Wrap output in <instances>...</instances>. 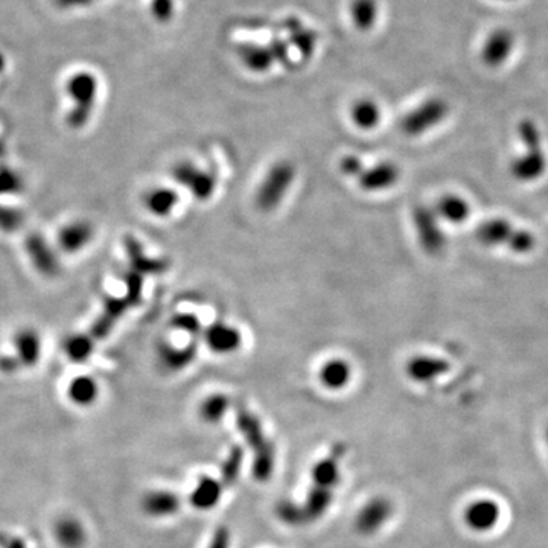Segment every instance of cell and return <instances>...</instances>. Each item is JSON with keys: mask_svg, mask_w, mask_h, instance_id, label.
Wrapping results in <instances>:
<instances>
[{"mask_svg": "<svg viewBox=\"0 0 548 548\" xmlns=\"http://www.w3.org/2000/svg\"><path fill=\"white\" fill-rule=\"evenodd\" d=\"M296 177L297 170L292 161H279L273 163L255 192V206L257 211L264 213L277 211L291 191Z\"/></svg>", "mask_w": 548, "mask_h": 548, "instance_id": "obj_1", "label": "cell"}, {"mask_svg": "<svg viewBox=\"0 0 548 548\" xmlns=\"http://www.w3.org/2000/svg\"><path fill=\"white\" fill-rule=\"evenodd\" d=\"M237 425L255 454L253 475L259 482L268 480L274 468V449L270 440L265 438L259 419L246 407H239L237 410Z\"/></svg>", "mask_w": 548, "mask_h": 548, "instance_id": "obj_2", "label": "cell"}, {"mask_svg": "<svg viewBox=\"0 0 548 548\" xmlns=\"http://www.w3.org/2000/svg\"><path fill=\"white\" fill-rule=\"evenodd\" d=\"M98 91L100 83L91 72L80 71L69 76L65 81V93L71 100L72 109L67 115V126L74 130L86 126L95 109Z\"/></svg>", "mask_w": 548, "mask_h": 548, "instance_id": "obj_3", "label": "cell"}, {"mask_svg": "<svg viewBox=\"0 0 548 548\" xmlns=\"http://www.w3.org/2000/svg\"><path fill=\"white\" fill-rule=\"evenodd\" d=\"M475 238L483 246H506L515 253L532 252L535 247V238L527 231L513 227L503 218L482 222L475 231Z\"/></svg>", "mask_w": 548, "mask_h": 548, "instance_id": "obj_4", "label": "cell"}, {"mask_svg": "<svg viewBox=\"0 0 548 548\" xmlns=\"http://www.w3.org/2000/svg\"><path fill=\"white\" fill-rule=\"evenodd\" d=\"M171 176L177 185L185 187L196 202H209L217 192V176L194 161H178L172 168Z\"/></svg>", "mask_w": 548, "mask_h": 548, "instance_id": "obj_5", "label": "cell"}, {"mask_svg": "<svg viewBox=\"0 0 548 548\" xmlns=\"http://www.w3.org/2000/svg\"><path fill=\"white\" fill-rule=\"evenodd\" d=\"M448 116V104L440 98H430L408 111L401 119V131L407 137H419L433 130Z\"/></svg>", "mask_w": 548, "mask_h": 548, "instance_id": "obj_6", "label": "cell"}, {"mask_svg": "<svg viewBox=\"0 0 548 548\" xmlns=\"http://www.w3.org/2000/svg\"><path fill=\"white\" fill-rule=\"evenodd\" d=\"M413 226L418 235L419 244L428 255L443 252L447 239L443 235L440 220L431 207L416 206L413 209Z\"/></svg>", "mask_w": 548, "mask_h": 548, "instance_id": "obj_7", "label": "cell"}, {"mask_svg": "<svg viewBox=\"0 0 548 548\" xmlns=\"http://www.w3.org/2000/svg\"><path fill=\"white\" fill-rule=\"evenodd\" d=\"M203 342L215 355H231L242 346V332L235 325L213 322L203 329Z\"/></svg>", "mask_w": 548, "mask_h": 548, "instance_id": "obj_8", "label": "cell"}, {"mask_svg": "<svg viewBox=\"0 0 548 548\" xmlns=\"http://www.w3.org/2000/svg\"><path fill=\"white\" fill-rule=\"evenodd\" d=\"M401 178L399 166L392 161H381L372 166H366L358 177V187L368 194L386 192L396 187Z\"/></svg>", "mask_w": 548, "mask_h": 548, "instance_id": "obj_9", "label": "cell"}, {"mask_svg": "<svg viewBox=\"0 0 548 548\" xmlns=\"http://www.w3.org/2000/svg\"><path fill=\"white\" fill-rule=\"evenodd\" d=\"M449 370V364L443 358L431 355H416L408 360L405 366L407 377L414 383H433Z\"/></svg>", "mask_w": 548, "mask_h": 548, "instance_id": "obj_10", "label": "cell"}, {"mask_svg": "<svg viewBox=\"0 0 548 548\" xmlns=\"http://www.w3.org/2000/svg\"><path fill=\"white\" fill-rule=\"evenodd\" d=\"M392 503L386 498H373L370 503L366 504L358 513L357 528L362 535H372L383 527L392 517Z\"/></svg>", "mask_w": 548, "mask_h": 548, "instance_id": "obj_11", "label": "cell"}, {"mask_svg": "<svg viewBox=\"0 0 548 548\" xmlns=\"http://www.w3.org/2000/svg\"><path fill=\"white\" fill-rule=\"evenodd\" d=\"M349 119L358 130H375L383 121V107L373 98H360L349 107Z\"/></svg>", "mask_w": 548, "mask_h": 548, "instance_id": "obj_12", "label": "cell"}, {"mask_svg": "<svg viewBox=\"0 0 548 548\" xmlns=\"http://www.w3.org/2000/svg\"><path fill=\"white\" fill-rule=\"evenodd\" d=\"M352 366L344 358H329L323 362L322 368L318 370V381L323 387L338 392L346 387L347 384L352 379Z\"/></svg>", "mask_w": 548, "mask_h": 548, "instance_id": "obj_13", "label": "cell"}, {"mask_svg": "<svg viewBox=\"0 0 548 548\" xmlns=\"http://www.w3.org/2000/svg\"><path fill=\"white\" fill-rule=\"evenodd\" d=\"M515 39L512 32L508 30H493L492 34L486 39L482 51V60L484 65L491 67L503 65L508 60V57L512 54Z\"/></svg>", "mask_w": 548, "mask_h": 548, "instance_id": "obj_14", "label": "cell"}, {"mask_svg": "<svg viewBox=\"0 0 548 548\" xmlns=\"http://www.w3.org/2000/svg\"><path fill=\"white\" fill-rule=\"evenodd\" d=\"M500 506L492 500H480L474 501L465 513V519L469 527L475 532H489L500 521Z\"/></svg>", "mask_w": 548, "mask_h": 548, "instance_id": "obj_15", "label": "cell"}, {"mask_svg": "<svg viewBox=\"0 0 548 548\" xmlns=\"http://www.w3.org/2000/svg\"><path fill=\"white\" fill-rule=\"evenodd\" d=\"M344 454L343 445H335L332 448L331 454L323 458L312 469V486L318 488L334 489L340 482V466L338 462Z\"/></svg>", "mask_w": 548, "mask_h": 548, "instance_id": "obj_16", "label": "cell"}, {"mask_svg": "<svg viewBox=\"0 0 548 548\" xmlns=\"http://www.w3.org/2000/svg\"><path fill=\"white\" fill-rule=\"evenodd\" d=\"M547 170L543 148H527V152L517 157L512 163V174L521 181H534Z\"/></svg>", "mask_w": 548, "mask_h": 548, "instance_id": "obj_17", "label": "cell"}, {"mask_svg": "<svg viewBox=\"0 0 548 548\" xmlns=\"http://www.w3.org/2000/svg\"><path fill=\"white\" fill-rule=\"evenodd\" d=\"M178 203H180V196L172 187H152L144 196V206L157 218L170 217Z\"/></svg>", "mask_w": 548, "mask_h": 548, "instance_id": "obj_18", "label": "cell"}, {"mask_svg": "<svg viewBox=\"0 0 548 548\" xmlns=\"http://www.w3.org/2000/svg\"><path fill=\"white\" fill-rule=\"evenodd\" d=\"M238 57L242 61V65L255 74L267 72L268 69H272V65L276 61L272 48L255 45V43H244V45L239 46L238 48Z\"/></svg>", "mask_w": 548, "mask_h": 548, "instance_id": "obj_19", "label": "cell"}, {"mask_svg": "<svg viewBox=\"0 0 548 548\" xmlns=\"http://www.w3.org/2000/svg\"><path fill=\"white\" fill-rule=\"evenodd\" d=\"M347 13L352 25L360 32H369L377 26L379 21V0H351Z\"/></svg>", "mask_w": 548, "mask_h": 548, "instance_id": "obj_20", "label": "cell"}, {"mask_svg": "<svg viewBox=\"0 0 548 548\" xmlns=\"http://www.w3.org/2000/svg\"><path fill=\"white\" fill-rule=\"evenodd\" d=\"M93 238V227L91 222H74L58 231V244L67 253L83 250Z\"/></svg>", "mask_w": 548, "mask_h": 548, "instance_id": "obj_21", "label": "cell"}, {"mask_svg": "<svg viewBox=\"0 0 548 548\" xmlns=\"http://www.w3.org/2000/svg\"><path fill=\"white\" fill-rule=\"evenodd\" d=\"M196 346L194 343L183 347H174L171 344H161L159 349V361L168 372H180L196 361Z\"/></svg>", "mask_w": 548, "mask_h": 548, "instance_id": "obj_22", "label": "cell"}, {"mask_svg": "<svg viewBox=\"0 0 548 548\" xmlns=\"http://www.w3.org/2000/svg\"><path fill=\"white\" fill-rule=\"evenodd\" d=\"M434 212H436L439 220H443L449 224H462L468 220L471 206L463 196H456V194H445L439 198Z\"/></svg>", "mask_w": 548, "mask_h": 548, "instance_id": "obj_23", "label": "cell"}, {"mask_svg": "<svg viewBox=\"0 0 548 548\" xmlns=\"http://www.w3.org/2000/svg\"><path fill=\"white\" fill-rule=\"evenodd\" d=\"M15 351L26 366H32L39 361L41 353L40 335L34 329H23L17 332L14 338Z\"/></svg>", "mask_w": 548, "mask_h": 548, "instance_id": "obj_24", "label": "cell"}, {"mask_svg": "<svg viewBox=\"0 0 548 548\" xmlns=\"http://www.w3.org/2000/svg\"><path fill=\"white\" fill-rule=\"evenodd\" d=\"M222 486L215 478L203 477L196 491L192 492L191 503L200 510H207L213 506H217L220 498H222Z\"/></svg>", "mask_w": 548, "mask_h": 548, "instance_id": "obj_25", "label": "cell"}, {"mask_svg": "<svg viewBox=\"0 0 548 548\" xmlns=\"http://www.w3.org/2000/svg\"><path fill=\"white\" fill-rule=\"evenodd\" d=\"M332 503L331 489L318 488L312 486L308 493L307 501L302 506L303 515L307 518V523H311L314 519H318L323 513L326 512L327 508Z\"/></svg>", "mask_w": 548, "mask_h": 548, "instance_id": "obj_26", "label": "cell"}, {"mask_svg": "<svg viewBox=\"0 0 548 548\" xmlns=\"http://www.w3.org/2000/svg\"><path fill=\"white\" fill-rule=\"evenodd\" d=\"M145 510L146 512L152 515V517H170L180 508V501L178 497L171 492H165V491H159V492H152L145 498Z\"/></svg>", "mask_w": 548, "mask_h": 548, "instance_id": "obj_27", "label": "cell"}, {"mask_svg": "<svg viewBox=\"0 0 548 548\" xmlns=\"http://www.w3.org/2000/svg\"><path fill=\"white\" fill-rule=\"evenodd\" d=\"M30 259L36 264V267L46 274H54L57 272V259L54 253L48 248L46 242L40 237L30 238L28 242Z\"/></svg>", "mask_w": 548, "mask_h": 548, "instance_id": "obj_28", "label": "cell"}, {"mask_svg": "<svg viewBox=\"0 0 548 548\" xmlns=\"http://www.w3.org/2000/svg\"><path fill=\"white\" fill-rule=\"evenodd\" d=\"M231 407V403L229 396L222 393H215L203 401L200 405V416L204 422L217 423L226 416Z\"/></svg>", "mask_w": 548, "mask_h": 548, "instance_id": "obj_29", "label": "cell"}, {"mask_svg": "<svg viewBox=\"0 0 548 548\" xmlns=\"http://www.w3.org/2000/svg\"><path fill=\"white\" fill-rule=\"evenodd\" d=\"M69 397L78 405H89L98 396V386L91 377H78L69 386Z\"/></svg>", "mask_w": 548, "mask_h": 548, "instance_id": "obj_30", "label": "cell"}, {"mask_svg": "<svg viewBox=\"0 0 548 548\" xmlns=\"http://www.w3.org/2000/svg\"><path fill=\"white\" fill-rule=\"evenodd\" d=\"M242 458H244V451H242L241 447L231 448V454L226 458L222 469V482L227 486H231L237 482L239 471H241Z\"/></svg>", "mask_w": 548, "mask_h": 548, "instance_id": "obj_31", "label": "cell"}, {"mask_svg": "<svg viewBox=\"0 0 548 548\" xmlns=\"http://www.w3.org/2000/svg\"><path fill=\"white\" fill-rule=\"evenodd\" d=\"M171 326L176 331L185 332L187 335H202L203 327L202 320L196 317V314L189 312H178L171 318Z\"/></svg>", "mask_w": 548, "mask_h": 548, "instance_id": "obj_32", "label": "cell"}, {"mask_svg": "<svg viewBox=\"0 0 548 548\" xmlns=\"http://www.w3.org/2000/svg\"><path fill=\"white\" fill-rule=\"evenodd\" d=\"M65 353L69 355L74 361H83L89 358L91 352V342L84 335H75L69 340H65Z\"/></svg>", "mask_w": 548, "mask_h": 548, "instance_id": "obj_33", "label": "cell"}, {"mask_svg": "<svg viewBox=\"0 0 548 548\" xmlns=\"http://www.w3.org/2000/svg\"><path fill=\"white\" fill-rule=\"evenodd\" d=\"M176 11V0H152L150 2V13H152V19L161 25L170 23L174 19Z\"/></svg>", "mask_w": 548, "mask_h": 548, "instance_id": "obj_34", "label": "cell"}, {"mask_svg": "<svg viewBox=\"0 0 548 548\" xmlns=\"http://www.w3.org/2000/svg\"><path fill=\"white\" fill-rule=\"evenodd\" d=\"M277 515L283 523L291 524V526H303L307 523V518L303 515L302 506L290 503V501H282L277 508Z\"/></svg>", "mask_w": 548, "mask_h": 548, "instance_id": "obj_35", "label": "cell"}, {"mask_svg": "<svg viewBox=\"0 0 548 548\" xmlns=\"http://www.w3.org/2000/svg\"><path fill=\"white\" fill-rule=\"evenodd\" d=\"M364 161H361V157L357 154H344V156L338 161V170L342 172L344 177H351V178H358L360 174L364 171Z\"/></svg>", "mask_w": 548, "mask_h": 548, "instance_id": "obj_36", "label": "cell"}, {"mask_svg": "<svg viewBox=\"0 0 548 548\" xmlns=\"http://www.w3.org/2000/svg\"><path fill=\"white\" fill-rule=\"evenodd\" d=\"M519 137L526 148H541V135L538 126L530 119H524L518 126Z\"/></svg>", "mask_w": 548, "mask_h": 548, "instance_id": "obj_37", "label": "cell"}, {"mask_svg": "<svg viewBox=\"0 0 548 548\" xmlns=\"http://www.w3.org/2000/svg\"><path fill=\"white\" fill-rule=\"evenodd\" d=\"M21 177L11 170H2L0 171V194H14L22 191Z\"/></svg>", "mask_w": 548, "mask_h": 548, "instance_id": "obj_38", "label": "cell"}, {"mask_svg": "<svg viewBox=\"0 0 548 548\" xmlns=\"http://www.w3.org/2000/svg\"><path fill=\"white\" fill-rule=\"evenodd\" d=\"M98 0H54V5L58 10H76V8H87L93 5Z\"/></svg>", "mask_w": 548, "mask_h": 548, "instance_id": "obj_39", "label": "cell"}, {"mask_svg": "<svg viewBox=\"0 0 548 548\" xmlns=\"http://www.w3.org/2000/svg\"><path fill=\"white\" fill-rule=\"evenodd\" d=\"M209 548H229V532L226 527L218 528Z\"/></svg>", "mask_w": 548, "mask_h": 548, "instance_id": "obj_40", "label": "cell"}, {"mask_svg": "<svg viewBox=\"0 0 548 548\" xmlns=\"http://www.w3.org/2000/svg\"><path fill=\"white\" fill-rule=\"evenodd\" d=\"M6 57L5 54H4V52H0V74H2V72L5 71L6 69Z\"/></svg>", "mask_w": 548, "mask_h": 548, "instance_id": "obj_41", "label": "cell"}, {"mask_svg": "<svg viewBox=\"0 0 548 548\" xmlns=\"http://www.w3.org/2000/svg\"><path fill=\"white\" fill-rule=\"evenodd\" d=\"M547 442H548V430H547Z\"/></svg>", "mask_w": 548, "mask_h": 548, "instance_id": "obj_42", "label": "cell"}]
</instances>
